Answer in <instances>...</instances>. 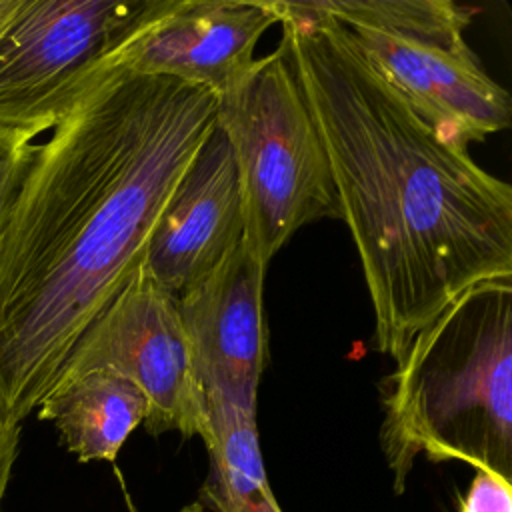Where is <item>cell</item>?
<instances>
[{"instance_id": "cell-3", "label": "cell", "mask_w": 512, "mask_h": 512, "mask_svg": "<svg viewBox=\"0 0 512 512\" xmlns=\"http://www.w3.org/2000/svg\"><path fill=\"white\" fill-rule=\"evenodd\" d=\"M380 442L402 492L418 454L512 474V278L484 280L416 332L382 380Z\"/></svg>"}, {"instance_id": "cell-6", "label": "cell", "mask_w": 512, "mask_h": 512, "mask_svg": "<svg viewBox=\"0 0 512 512\" xmlns=\"http://www.w3.org/2000/svg\"><path fill=\"white\" fill-rule=\"evenodd\" d=\"M162 0H12L0 16V128L52 130Z\"/></svg>"}, {"instance_id": "cell-15", "label": "cell", "mask_w": 512, "mask_h": 512, "mask_svg": "<svg viewBox=\"0 0 512 512\" xmlns=\"http://www.w3.org/2000/svg\"><path fill=\"white\" fill-rule=\"evenodd\" d=\"M20 428H22L20 424H14L0 414V510H2V500L10 482L12 466L18 452Z\"/></svg>"}, {"instance_id": "cell-1", "label": "cell", "mask_w": 512, "mask_h": 512, "mask_svg": "<svg viewBox=\"0 0 512 512\" xmlns=\"http://www.w3.org/2000/svg\"><path fill=\"white\" fill-rule=\"evenodd\" d=\"M218 96L106 68L38 146L0 236V414L20 424L140 266Z\"/></svg>"}, {"instance_id": "cell-8", "label": "cell", "mask_w": 512, "mask_h": 512, "mask_svg": "<svg viewBox=\"0 0 512 512\" xmlns=\"http://www.w3.org/2000/svg\"><path fill=\"white\" fill-rule=\"evenodd\" d=\"M276 22L278 0H162L118 62L220 96L254 64L258 40Z\"/></svg>"}, {"instance_id": "cell-16", "label": "cell", "mask_w": 512, "mask_h": 512, "mask_svg": "<svg viewBox=\"0 0 512 512\" xmlns=\"http://www.w3.org/2000/svg\"><path fill=\"white\" fill-rule=\"evenodd\" d=\"M118 478H120V474H118ZM120 486H122V492H124V500H126L128 512H138L136 506H134V502H132V496H130V492H128V488H126V482H124L122 478H120Z\"/></svg>"}, {"instance_id": "cell-11", "label": "cell", "mask_w": 512, "mask_h": 512, "mask_svg": "<svg viewBox=\"0 0 512 512\" xmlns=\"http://www.w3.org/2000/svg\"><path fill=\"white\" fill-rule=\"evenodd\" d=\"M208 476L202 500L210 512H282L266 476L256 392L202 386Z\"/></svg>"}, {"instance_id": "cell-14", "label": "cell", "mask_w": 512, "mask_h": 512, "mask_svg": "<svg viewBox=\"0 0 512 512\" xmlns=\"http://www.w3.org/2000/svg\"><path fill=\"white\" fill-rule=\"evenodd\" d=\"M458 512H512V482L496 470H476Z\"/></svg>"}, {"instance_id": "cell-13", "label": "cell", "mask_w": 512, "mask_h": 512, "mask_svg": "<svg viewBox=\"0 0 512 512\" xmlns=\"http://www.w3.org/2000/svg\"><path fill=\"white\" fill-rule=\"evenodd\" d=\"M36 150L32 138L0 128V236L34 164Z\"/></svg>"}, {"instance_id": "cell-7", "label": "cell", "mask_w": 512, "mask_h": 512, "mask_svg": "<svg viewBox=\"0 0 512 512\" xmlns=\"http://www.w3.org/2000/svg\"><path fill=\"white\" fill-rule=\"evenodd\" d=\"M92 370L114 372L142 390L148 400V434L204 438L202 392L178 298L162 290L142 262L84 330L58 382Z\"/></svg>"}, {"instance_id": "cell-9", "label": "cell", "mask_w": 512, "mask_h": 512, "mask_svg": "<svg viewBox=\"0 0 512 512\" xmlns=\"http://www.w3.org/2000/svg\"><path fill=\"white\" fill-rule=\"evenodd\" d=\"M244 238L242 198L224 132H212L190 160L148 238L142 268L180 298Z\"/></svg>"}, {"instance_id": "cell-5", "label": "cell", "mask_w": 512, "mask_h": 512, "mask_svg": "<svg viewBox=\"0 0 512 512\" xmlns=\"http://www.w3.org/2000/svg\"><path fill=\"white\" fill-rule=\"evenodd\" d=\"M316 2L442 136L468 146L510 126V94L466 42V8L450 0Z\"/></svg>"}, {"instance_id": "cell-4", "label": "cell", "mask_w": 512, "mask_h": 512, "mask_svg": "<svg viewBox=\"0 0 512 512\" xmlns=\"http://www.w3.org/2000/svg\"><path fill=\"white\" fill-rule=\"evenodd\" d=\"M216 126L234 158L242 242L262 268L302 226L342 220L326 148L282 44L218 96Z\"/></svg>"}, {"instance_id": "cell-2", "label": "cell", "mask_w": 512, "mask_h": 512, "mask_svg": "<svg viewBox=\"0 0 512 512\" xmlns=\"http://www.w3.org/2000/svg\"><path fill=\"white\" fill-rule=\"evenodd\" d=\"M278 8L370 294L374 346L398 362L464 290L512 278V188L442 136L318 2Z\"/></svg>"}, {"instance_id": "cell-17", "label": "cell", "mask_w": 512, "mask_h": 512, "mask_svg": "<svg viewBox=\"0 0 512 512\" xmlns=\"http://www.w3.org/2000/svg\"><path fill=\"white\" fill-rule=\"evenodd\" d=\"M10 4H12V0H0V16L10 8Z\"/></svg>"}, {"instance_id": "cell-10", "label": "cell", "mask_w": 512, "mask_h": 512, "mask_svg": "<svg viewBox=\"0 0 512 512\" xmlns=\"http://www.w3.org/2000/svg\"><path fill=\"white\" fill-rule=\"evenodd\" d=\"M262 268L240 242L204 280L178 298L200 388L256 392L268 360Z\"/></svg>"}, {"instance_id": "cell-12", "label": "cell", "mask_w": 512, "mask_h": 512, "mask_svg": "<svg viewBox=\"0 0 512 512\" xmlns=\"http://www.w3.org/2000/svg\"><path fill=\"white\" fill-rule=\"evenodd\" d=\"M80 462H114L128 436L146 420L148 400L128 378L92 370L58 382L36 408Z\"/></svg>"}]
</instances>
